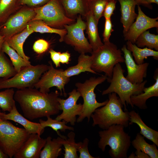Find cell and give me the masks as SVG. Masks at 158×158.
<instances>
[{
	"label": "cell",
	"mask_w": 158,
	"mask_h": 158,
	"mask_svg": "<svg viewBox=\"0 0 158 158\" xmlns=\"http://www.w3.org/2000/svg\"><path fill=\"white\" fill-rule=\"evenodd\" d=\"M17 73L11 61L1 51L0 53V78H9Z\"/></svg>",
	"instance_id": "cell-34"
},
{
	"label": "cell",
	"mask_w": 158,
	"mask_h": 158,
	"mask_svg": "<svg viewBox=\"0 0 158 158\" xmlns=\"http://www.w3.org/2000/svg\"><path fill=\"white\" fill-rule=\"evenodd\" d=\"M158 71L157 68L154 76L155 82L152 85L148 87H145L142 93L131 96L130 101L132 107L135 106L141 109H145L147 108L146 104L147 100L152 97L158 96Z\"/></svg>",
	"instance_id": "cell-18"
},
{
	"label": "cell",
	"mask_w": 158,
	"mask_h": 158,
	"mask_svg": "<svg viewBox=\"0 0 158 158\" xmlns=\"http://www.w3.org/2000/svg\"><path fill=\"white\" fill-rule=\"evenodd\" d=\"M121 51L110 41L104 43L102 46L91 53L92 69L98 73L103 72L107 78H111L115 65L124 62Z\"/></svg>",
	"instance_id": "cell-5"
},
{
	"label": "cell",
	"mask_w": 158,
	"mask_h": 158,
	"mask_svg": "<svg viewBox=\"0 0 158 158\" xmlns=\"http://www.w3.org/2000/svg\"><path fill=\"white\" fill-rule=\"evenodd\" d=\"M135 154L134 153H133V152L130 154V155L129 156L128 158H135Z\"/></svg>",
	"instance_id": "cell-49"
},
{
	"label": "cell",
	"mask_w": 158,
	"mask_h": 158,
	"mask_svg": "<svg viewBox=\"0 0 158 158\" xmlns=\"http://www.w3.org/2000/svg\"><path fill=\"white\" fill-rule=\"evenodd\" d=\"M124 127L120 124H114L108 129L98 132L100 137L98 147L103 152L109 145V151L112 158H127L128 151L131 144V137L126 133Z\"/></svg>",
	"instance_id": "cell-3"
},
{
	"label": "cell",
	"mask_w": 158,
	"mask_h": 158,
	"mask_svg": "<svg viewBox=\"0 0 158 158\" xmlns=\"http://www.w3.org/2000/svg\"><path fill=\"white\" fill-rule=\"evenodd\" d=\"M123 105L116 93L109 94L108 102L96 109L92 114V126L98 125L103 130L108 129L114 124H120L124 127L129 126V115L127 111H123Z\"/></svg>",
	"instance_id": "cell-2"
},
{
	"label": "cell",
	"mask_w": 158,
	"mask_h": 158,
	"mask_svg": "<svg viewBox=\"0 0 158 158\" xmlns=\"http://www.w3.org/2000/svg\"><path fill=\"white\" fill-rule=\"evenodd\" d=\"M89 140L85 138L83 142H80L76 143V147L77 151L80 153L79 158H96L99 157H94L89 153L88 146Z\"/></svg>",
	"instance_id": "cell-37"
},
{
	"label": "cell",
	"mask_w": 158,
	"mask_h": 158,
	"mask_svg": "<svg viewBox=\"0 0 158 158\" xmlns=\"http://www.w3.org/2000/svg\"><path fill=\"white\" fill-rule=\"evenodd\" d=\"M136 5H141L150 9H152V3L158 4V0H135Z\"/></svg>",
	"instance_id": "cell-43"
},
{
	"label": "cell",
	"mask_w": 158,
	"mask_h": 158,
	"mask_svg": "<svg viewBox=\"0 0 158 158\" xmlns=\"http://www.w3.org/2000/svg\"><path fill=\"white\" fill-rule=\"evenodd\" d=\"M135 44L140 48L146 47L158 51V35L145 31L138 37Z\"/></svg>",
	"instance_id": "cell-32"
},
{
	"label": "cell",
	"mask_w": 158,
	"mask_h": 158,
	"mask_svg": "<svg viewBox=\"0 0 158 158\" xmlns=\"http://www.w3.org/2000/svg\"><path fill=\"white\" fill-rule=\"evenodd\" d=\"M8 157L3 151L0 146V158H8Z\"/></svg>",
	"instance_id": "cell-47"
},
{
	"label": "cell",
	"mask_w": 158,
	"mask_h": 158,
	"mask_svg": "<svg viewBox=\"0 0 158 158\" xmlns=\"http://www.w3.org/2000/svg\"><path fill=\"white\" fill-rule=\"evenodd\" d=\"M64 27L67 31L63 41L67 44L73 46L74 49L81 54L91 53L92 50L84 31L86 28L85 22L79 15L75 23L70 25H65Z\"/></svg>",
	"instance_id": "cell-11"
},
{
	"label": "cell",
	"mask_w": 158,
	"mask_h": 158,
	"mask_svg": "<svg viewBox=\"0 0 158 158\" xmlns=\"http://www.w3.org/2000/svg\"><path fill=\"white\" fill-rule=\"evenodd\" d=\"M20 0H0V26L20 9Z\"/></svg>",
	"instance_id": "cell-30"
},
{
	"label": "cell",
	"mask_w": 158,
	"mask_h": 158,
	"mask_svg": "<svg viewBox=\"0 0 158 158\" xmlns=\"http://www.w3.org/2000/svg\"><path fill=\"white\" fill-rule=\"evenodd\" d=\"M47 118L46 121L42 119L39 120V123L41 126L44 128L47 127H51L56 132L60 137H61L62 135L61 134L59 130L63 132H65L66 130L72 131L74 130L73 127L67 126L66 125V123L63 121H58L56 119H53L50 116L47 117Z\"/></svg>",
	"instance_id": "cell-35"
},
{
	"label": "cell",
	"mask_w": 158,
	"mask_h": 158,
	"mask_svg": "<svg viewBox=\"0 0 158 158\" xmlns=\"http://www.w3.org/2000/svg\"><path fill=\"white\" fill-rule=\"evenodd\" d=\"M135 154V158H150L147 154L140 151L136 150Z\"/></svg>",
	"instance_id": "cell-45"
},
{
	"label": "cell",
	"mask_w": 158,
	"mask_h": 158,
	"mask_svg": "<svg viewBox=\"0 0 158 158\" xmlns=\"http://www.w3.org/2000/svg\"><path fill=\"white\" fill-rule=\"evenodd\" d=\"M44 64L24 67L13 77L7 79L0 78V90L16 88L20 90L34 88L42 75L49 69Z\"/></svg>",
	"instance_id": "cell-8"
},
{
	"label": "cell",
	"mask_w": 158,
	"mask_h": 158,
	"mask_svg": "<svg viewBox=\"0 0 158 158\" xmlns=\"http://www.w3.org/2000/svg\"><path fill=\"white\" fill-rule=\"evenodd\" d=\"M46 139L36 133L30 134L28 138L14 155V158H39Z\"/></svg>",
	"instance_id": "cell-16"
},
{
	"label": "cell",
	"mask_w": 158,
	"mask_h": 158,
	"mask_svg": "<svg viewBox=\"0 0 158 158\" xmlns=\"http://www.w3.org/2000/svg\"><path fill=\"white\" fill-rule=\"evenodd\" d=\"M131 144L136 150L146 153L150 158H158V150L156 145L154 143L151 145L148 144L145 140L144 137L139 133L137 134Z\"/></svg>",
	"instance_id": "cell-26"
},
{
	"label": "cell",
	"mask_w": 158,
	"mask_h": 158,
	"mask_svg": "<svg viewBox=\"0 0 158 158\" xmlns=\"http://www.w3.org/2000/svg\"><path fill=\"white\" fill-rule=\"evenodd\" d=\"M3 119L10 120L18 123L22 125L30 134L36 133L40 136L44 131V128L41 126L40 123L30 121L20 114L16 105L8 113H4Z\"/></svg>",
	"instance_id": "cell-17"
},
{
	"label": "cell",
	"mask_w": 158,
	"mask_h": 158,
	"mask_svg": "<svg viewBox=\"0 0 158 158\" xmlns=\"http://www.w3.org/2000/svg\"><path fill=\"white\" fill-rule=\"evenodd\" d=\"M105 75H102L97 78L91 77L86 80L83 83H77L75 85L77 90L83 99V103L82 111L77 119L76 122H82L87 117L89 122L92 114L97 109L105 105L108 102L107 99L102 102H99L96 99V95L94 90L96 87L107 80Z\"/></svg>",
	"instance_id": "cell-6"
},
{
	"label": "cell",
	"mask_w": 158,
	"mask_h": 158,
	"mask_svg": "<svg viewBox=\"0 0 158 158\" xmlns=\"http://www.w3.org/2000/svg\"><path fill=\"white\" fill-rule=\"evenodd\" d=\"M91 64V56L86 55L84 53L81 54L78 58V63L63 70V72L65 75L69 78L86 71L95 74H98L92 69Z\"/></svg>",
	"instance_id": "cell-24"
},
{
	"label": "cell",
	"mask_w": 158,
	"mask_h": 158,
	"mask_svg": "<svg viewBox=\"0 0 158 158\" xmlns=\"http://www.w3.org/2000/svg\"><path fill=\"white\" fill-rule=\"evenodd\" d=\"M126 46L127 49L132 53L134 61L137 64L143 63L144 59L149 56H152L155 59L158 60V51L146 47L141 48L129 41H127Z\"/></svg>",
	"instance_id": "cell-25"
},
{
	"label": "cell",
	"mask_w": 158,
	"mask_h": 158,
	"mask_svg": "<svg viewBox=\"0 0 158 158\" xmlns=\"http://www.w3.org/2000/svg\"><path fill=\"white\" fill-rule=\"evenodd\" d=\"M109 0H89V7L97 21L103 16L105 6Z\"/></svg>",
	"instance_id": "cell-36"
},
{
	"label": "cell",
	"mask_w": 158,
	"mask_h": 158,
	"mask_svg": "<svg viewBox=\"0 0 158 158\" xmlns=\"http://www.w3.org/2000/svg\"><path fill=\"white\" fill-rule=\"evenodd\" d=\"M33 31L28 25L21 32L15 34L5 41L8 45L14 49L22 58L29 61L30 57L26 56L23 50V45L28 37L34 32Z\"/></svg>",
	"instance_id": "cell-22"
},
{
	"label": "cell",
	"mask_w": 158,
	"mask_h": 158,
	"mask_svg": "<svg viewBox=\"0 0 158 158\" xmlns=\"http://www.w3.org/2000/svg\"><path fill=\"white\" fill-rule=\"evenodd\" d=\"M4 113L1 112L0 110V121L4 120L3 119V115Z\"/></svg>",
	"instance_id": "cell-48"
},
{
	"label": "cell",
	"mask_w": 158,
	"mask_h": 158,
	"mask_svg": "<svg viewBox=\"0 0 158 158\" xmlns=\"http://www.w3.org/2000/svg\"><path fill=\"white\" fill-rule=\"evenodd\" d=\"M34 9L35 15L32 20H42L53 28H61L64 25L75 22L74 19L66 16L59 0H50L43 6Z\"/></svg>",
	"instance_id": "cell-9"
},
{
	"label": "cell",
	"mask_w": 158,
	"mask_h": 158,
	"mask_svg": "<svg viewBox=\"0 0 158 158\" xmlns=\"http://www.w3.org/2000/svg\"><path fill=\"white\" fill-rule=\"evenodd\" d=\"M35 15L34 8L22 6L0 26V34L5 40L24 30Z\"/></svg>",
	"instance_id": "cell-10"
},
{
	"label": "cell",
	"mask_w": 158,
	"mask_h": 158,
	"mask_svg": "<svg viewBox=\"0 0 158 158\" xmlns=\"http://www.w3.org/2000/svg\"><path fill=\"white\" fill-rule=\"evenodd\" d=\"M70 54L68 51L61 53L60 56V62L62 63L67 64L70 60Z\"/></svg>",
	"instance_id": "cell-44"
},
{
	"label": "cell",
	"mask_w": 158,
	"mask_h": 158,
	"mask_svg": "<svg viewBox=\"0 0 158 158\" xmlns=\"http://www.w3.org/2000/svg\"><path fill=\"white\" fill-rule=\"evenodd\" d=\"M129 125L136 124L140 128V133L152 141L158 147V132L147 126L143 122L138 112L133 110L129 112Z\"/></svg>",
	"instance_id": "cell-21"
},
{
	"label": "cell",
	"mask_w": 158,
	"mask_h": 158,
	"mask_svg": "<svg viewBox=\"0 0 158 158\" xmlns=\"http://www.w3.org/2000/svg\"><path fill=\"white\" fill-rule=\"evenodd\" d=\"M68 94L69 97L66 99L58 98L60 109L62 110V112L55 119L60 121L63 120L66 123H69L71 125L74 126L76 122V116H79L82 111L83 105L81 103L77 104L80 95L76 90H73Z\"/></svg>",
	"instance_id": "cell-13"
},
{
	"label": "cell",
	"mask_w": 158,
	"mask_h": 158,
	"mask_svg": "<svg viewBox=\"0 0 158 158\" xmlns=\"http://www.w3.org/2000/svg\"><path fill=\"white\" fill-rule=\"evenodd\" d=\"M60 95L57 90L44 93L34 87L27 88L18 90L14 98L24 116L32 120L58 114L60 109L58 99Z\"/></svg>",
	"instance_id": "cell-1"
},
{
	"label": "cell",
	"mask_w": 158,
	"mask_h": 158,
	"mask_svg": "<svg viewBox=\"0 0 158 158\" xmlns=\"http://www.w3.org/2000/svg\"><path fill=\"white\" fill-rule=\"evenodd\" d=\"M49 47V44L47 41L43 39H39L34 42L33 49L37 53L41 54L46 52Z\"/></svg>",
	"instance_id": "cell-38"
},
{
	"label": "cell",
	"mask_w": 158,
	"mask_h": 158,
	"mask_svg": "<svg viewBox=\"0 0 158 158\" xmlns=\"http://www.w3.org/2000/svg\"><path fill=\"white\" fill-rule=\"evenodd\" d=\"M138 6V13L136 20L123 35L125 40L129 41L134 44L142 33L152 28L158 27V18H152L148 16L142 11L140 5Z\"/></svg>",
	"instance_id": "cell-14"
},
{
	"label": "cell",
	"mask_w": 158,
	"mask_h": 158,
	"mask_svg": "<svg viewBox=\"0 0 158 158\" xmlns=\"http://www.w3.org/2000/svg\"><path fill=\"white\" fill-rule=\"evenodd\" d=\"M68 138L64 136L63 137L57 138L59 142L63 145L65 151L64 158H78L76 144L75 141V134L73 131L69 133L67 135Z\"/></svg>",
	"instance_id": "cell-31"
},
{
	"label": "cell",
	"mask_w": 158,
	"mask_h": 158,
	"mask_svg": "<svg viewBox=\"0 0 158 158\" xmlns=\"http://www.w3.org/2000/svg\"><path fill=\"white\" fill-rule=\"evenodd\" d=\"M49 63L48 70L42 75L34 87L39 89L42 93H47L49 92L50 88L56 87L60 91V96L66 97L65 86L69 81L70 78L63 74V69L54 68L51 61H49Z\"/></svg>",
	"instance_id": "cell-12"
},
{
	"label": "cell",
	"mask_w": 158,
	"mask_h": 158,
	"mask_svg": "<svg viewBox=\"0 0 158 158\" xmlns=\"http://www.w3.org/2000/svg\"><path fill=\"white\" fill-rule=\"evenodd\" d=\"M5 41L4 37L0 34V53L1 51L2 46Z\"/></svg>",
	"instance_id": "cell-46"
},
{
	"label": "cell",
	"mask_w": 158,
	"mask_h": 158,
	"mask_svg": "<svg viewBox=\"0 0 158 158\" xmlns=\"http://www.w3.org/2000/svg\"><path fill=\"white\" fill-rule=\"evenodd\" d=\"M34 31L41 33H55L58 34L60 37V42L63 41V38L67 31L65 28L59 29L52 28L40 20H32L28 25Z\"/></svg>",
	"instance_id": "cell-28"
},
{
	"label": "cell",
	"mask_w": 158,
	"mask_h": 158,
	"mask_svg": "<svg viewBox=\"0 0 158 158\" xmlns=\"http://www.w3.org/2000/svg\"><path fill=\"white\" fill-rule=\"evenodd\" d=\"M118 1L121 6V21L123 25V32L124 35L127 32L138 16V14L135 11L136 4L135 0Z\"/></svg>",
	"instance_id": "cell-19"
},
{
	"label": "cell",
	"mask_w": 158,
	"mask_h": 158,
	"mask_svg": "<svg viewBox=\"0 0 158 158\" xmlns=\"http://www.w3.org/2000/svg\"><path fill=\"white\" fill-rule=\"evenodd\" d=\"M50 0H20L21 6L25 5L29 7L35 8L41 6Z\"/></svg>",
	"instance_id": "cell-39"
},
{
	"label": "cell",
	"mask_w": 158,
	"mask_h": 158,
	"mask_svg": "<svg viewBox=\"0 0 158 158\" xmlns=\"http://www.w3.org/2000/svg\"><path fill=\"white\" fill-rule=\"evenodd\" d=\"M121 51L124 54L128 71L126 78L133 84H139L144 81L147 75L149 63L147 62L137 64L133 59L131 52L127 49L126 45H123Z\"/></svg>",
	"instance_id": "cell-15"
},
{
	"label": "cell",
	"mask_w": 158,
	"mask_h": 158,
	"mask_svg": "<svg viewBox=\"0 0 158 158\" xmlns=\"http://www.w3.org/2000/svg\"><path fill=\"white\" fill-rule=\"evenodd\" d=\"M86 33L92 51H95L102 46L103 43L99 35L97 22L90 11L86 16Z\"/></svg>",
	"instance_id": "cell-20"
},
{
	"label": "cell",
	"mask_w": 158,
	"mask_h": 158,
	"mask_svg": "<svg viewBox=\"0 0 158 158\" xmlns=\"http://www.w3.org/2000/svg\"><path fill=\"white\" fill-rule=\"evenodd\" d=\"M15 93L13 88L6 89L0 92V107L3 111L10 112L16 105Z\"/></svg>",
	"instance_id": "cell-33"
},
{
	"label": "cell",
	"mask_w": 158,
	"mask_h": 158,
	"mask_svg": "<svg viewBox=\"0 0 158 158\" xmlns=\"http://www.w3.org/2000/svg\"><path fill=\"white\" fill-rule=\"evenodd\" d=\"M46 143L41 150L40 158H57L61 155L62 145L59 142L57 138L52 140L50 136L46 138Z\"/></svg>",
	"instance_id": "cell-27"
},
{
	"label": "cell",
	"mask_w": 158,
	"mask_h": 158,
	"mask_svg": "<svg viewBox=\"0 0 158 158\" xmlns=\"http://www.w3.org/2000/svg\"><path fill=\"white\" fill-rule=\"evenodd\" d=\"M105 19L104 28L103 34L104 43L109 41L111 33L114 31L111 18Z\"/></svg>",
	"instance_id": "cell-40"
},
{
	"label": "cell",
	"mask_w": 158,
	"mask_h": 158,
	"mask_svg": "<svg viewBox=\"0 0 158 158\" xmlns=\"http://www.w3.org/2000/svg\"><path fill=\"white\" fill-rule=\"evenodd\" d=\"M116 0H109L105 8L103 16L105 19L110 18L115 9Z\"/></svg>",
	"instance_id": "cell-41"
},
{
	"label": "cell",
	"mask_w": 158,
	"mask_h": 158,
	"mask_svg": "<svg viewBox=\"0 0 158 158\" xmlns=\"http://www.w3.org/2000/svg\"><path fill=\"white\" fill-rule=\"evenodd\" d=\"M61 2L65 14L71 18L78 14L86 17L90 11L83 0H61Z\"/></svg>",
	"instance_id": "cell-23"
},
{
	"label": "cell",
	"mask_w": 158,
	"mask_h": 158,
	"mask_svg": "<svg viewBox=\"0 0 158 158\" xmlns=\"http://www.w3.org/2000/svg\"><path fill=\"white\" fill-rule=\"evenodd\" d=\"M30 134L24 128L17 127L8 120L0 121V146L8 157H14Z\"/></svg>",
	"instance_id": "cell-7"
},
{
	"label": "cell",
	"mask_w": 158,
	"mask_h": 158,
	"mask_svg": "<svg viewBox=\"0 0 158 158\" xmlns=\"http://www.w3.org/2000/svg\"><path fill=\"white\" fill-rule=\"evenodd\" d=\"M51 58L56 67L60 66V52L56 51L52 49L49 51Z\"/></svg>",
	"instance_id": "cell-42"
},
{
	"label": "cell",
	"mask_w": 158,
	"mask_h": 158,
	"mask_svg": "<svg viewBox=\"0 0 158 158\" xmlns=\"http://www.w3.org/2000/svg\"><path fill=\"white\" fill-rule=\"evenodd\" d=\"M125 71L120 64L118 63L114 67L112 75L111 78H107L110 83L109 86L102 93V95L114 92L117 94L122 104L124 106V111H127V105L130 104L132 107L130 101L131 96L136 95L143 92L145 85L147 82L143 81L139 84H133L124 76Z\"/></svg>",
	"instance_id": "cell-4"
},
{
	"label": "cell",
	"mask_w": 158,
	"mask_h": 158,
	"mask_svg": "<svg viewBox=\"0 0 158 158\" xmlns=\"http://www.w3.org/2000/svg\"><path fill=\"white\" fill-rule=\"evenodd\" d=\"M1 51L9 56L17 72L23 67L32 65L30 62L21 57L14 49L8 45L5 41L2 45Z\"/></svg>",
	"instance_id": "cell-29"
}]
</instances>
